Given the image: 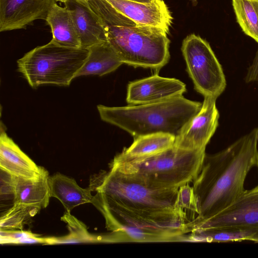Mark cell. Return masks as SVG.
Returning <instances> with one entry per match:
<instances>
[{"label": "cell", "instance_id": "ffe728a7", "mask_svg": "<svg viewBox=\"0 0 258 258\" xmlns=\"http://www.w3.org/2000/svg\"><path fill=\"white\" fill-rule=\"evenodd\" d=\"M237 22L258 43V0H231Z\"/></svg>", "mask_w": 258, "mask_h": 258}, {"label": "cell", "instance_id": "8fae6325", "mask_svg": "<svg viewBox=\"0 0 258 258\" xmlns=\"http://www.w3.org/2000/svg\"><path fill=\"white\" fill-rule=\"evenodd\" d=\"M186 91L185 84L179 80L156 74L130 82L126 101L130 105L155 103L182 96Z\"/></svg>", "mask_w": 258, "mask_h": 258}, {"label": "cell", "instance_id": "ac0fdd59", "mask_svg": "<svg viewBox=\"0 0 258 258\" xmlns=\"http://www.w3.org/2000/svg\"><path fill=\"white\" fill-rule=\"evenodd\" d=\"M50 26L52 40L61 46L81 48L80 37L69 10L56 3L49 11L45 20Z\"/></svg>", "mask_w": 258, "mask_h": 258}, {"label": "cell", "instance_id": "6da1fadb", "mask_svg": "<svg viewBox=\"0 0 258 258\" xmlns=\"http://www.w3.org/2000/svg\"><path fill=\"white\" fill-rule=\"evenodd\" d=\"M93 204L112 231L111 241H178L188 233V218L179 188L150 187L120 171L93 176Z\"/></svg>", "mask_w": 258, "mask_h": 258}, {"label": "cell", "instance_id": "d4e9b609", "mask_svg": "<svg viewBox=\"0 0 258 258\" xmlns=\"http://www.w3.org/2000/svg\"><path fill=\"white\" fill-rule=\"evenodd\" d=\"M131 1L139 2V3H148L151 2L153 0H131Z\"/></svg>", "mask_w": 258, "mask_h": 258}, {"label": "cell", "instance_id": "30bf717a", "mask_svg": "<svg viewBox=\"0 0 258 258\" xmlns=\"http://www.w3.org/2000/svg\"><path fill=\"white\" fill-rule=\"evenodd\" d=\"M1 194H12L15 204L45 208L50 197L48 173L46 170L37 178L13 175L1 169Z\"/></svg>", "mask_w": 258, "mask_h": 258}, {"label": "cell", "instance_id": "4316f807", "mask_svg": "<svg viewBox=\"0 0 258 258\" xmlns=\"http://www.w3.org/2000/svg\"><path fill=\"white\" fill-rule=\"evenodd\" d=\"M190 1L191 2V4L193 6H196L198 4L197 0H190Z\"/></svg>", "mask_w": 258, "mask_h": 258}, {"label": "cell", "instance_id": "5b68a950", "mask_svg": "<svg viewBox=\"0 0 258 258\" xmlns=\"http://www.w3.org/2000/svg\"><path fill=\"white\" fill-rule=\"evenodd\" d=\"M202 103L180 96L160 102L122 107L97 106L102 120L134 138L164 133L176 136L201 109Z\"/></svg>", "mask_w": 258, "mask_h": 258}, {"label": "cell", "instance_id": "ba28073f", "mask_svg": "<svg viewBox=\"0 0 258 258\" xmlns=\"http://www.w3.org/2000/svg\"><path fill=\"white\" fill-rule=\"evenodd\" d=\"M258 229V185L244 190L230 205L200 224L191 234L204 231Z\"/></svg>", "mask_w": 258, "mask_h": 258}, {"label": "cell", "instance_id": "484cf974", "mask_svg": "<svg viewBox=\"0 0 258 258\" xmlns=\"http://www.w3.org/2000/svg\"><path fill=\"white\" fill-rule=\"evenodd\" d=\"M56 2H60L61 3H64L65 2H66L67 1H68L69 0H56ZM78 1H82V2H88L89 0H78Z\"/></svg>", "mask_w": 258, "mask_h": 258}, {"label": "cell", "instance_id": "3957f363", "mask_svg": "<svg viewBox=\"0 0 258 258\" xmlns=\"http://www.w3.org/2000/svg\"><path fill=\"white\" fill-rule=\"evenodd\" d=\"M99 18L107 41L123 63L159 70L170 58V41L160 28L137 24L106 0H89Z\"/></svg>", "mask_w": 258, "mask_h": 258}, {"label": "cell", "instance_id": "4fadbf2b", "mask_svg": "<svg viewBox=\"0 0 258 258\" xmlns=\"http://www.w3.org/2000/svg\"><path fill=\"white\" fill-rule=\"evenodd\" d=\"M106 1L137 24L160 28L168 34L173 18L163 0H153L148 3L131 0Z\"/></svg>", "mask_w": 258, "mask_h": 258}, {"label": "cell", "instance_id": "603a6c76", "mask_svg": "<svg viewBox=\"0 0 258 258\" xmlns=\"http://www.w3.org/2000/svg\"><path fill=\"white\" fill-rule=\"evenodd\" d=\"M40 210L36 207L13 204V206L1 216V228L22 229L24 225Z\"/></svg>", "mask_w": 258, "mask_h": 258}, {"label": "cell", "instance_id": "9a60e30c", "mask_svg": "<svg viewBox=\"0 0 258 258\" xmlns=\"http://www.w3.org/2000/svg\"><path fill=\"white\" fill-rule=\"evenodd\" d=\"M0 167L13 175L30 178L39 177L46 170L37 166L5 131L0 136Z\"/></svg>", "mask_w": 258, "mask_h": 258}, {"label": "cell", "instance_id": "277c9868", "mask_svg": "<svg viewBox=\"0 0 258 258\" xmlns=\"http://www.w3.org/2000/svg\"><path fill=\"white\" fill-rule=\"evenodd\" d=\"M205 155V150L186 149L174 144L147 156L132 157L119 153L110 167L150 187L179 188L197 177Z\"/></svg>", "mask_w": 258, "mask_h": 258}, {"label": "cell", "instance_id": "8992f818", "mask_svg": "<svg viewBox=\"0 0 258 258\" xmlns=\"http://www.w3.org/2000/svg\"><path fill=\"white\" fill-rule=\"evenodd\" d=\"M88 54V48L66 47L51 40L18 59V69L33 88L43 84L68 86Z\"/></svg>", "mask_w": 258, "mask_h": 258}, {"label": "cell", "instance_id": "52a82bcc", "mask_svg": "<svg viewBox=\"0 0 258 258\" xmlns=\"http://www.w3.org/2000/svg\"><path fill=\"white\" fill-rule=\"evenodd\" d=\"M181 50L195 89L204 97L217 98L226 86L221 65L210 44L195 34L183 40Z\"/></svg>", "mask_w": 258, "mask_h": 258}, {"label": "cell", "instance_id": "44dd1931", "mask_svg": "<svg viewBox=\"0 0 258 258\" xmlns=\"http://www.w3.org/2000/svg\"><path fill=\"white\" fill-rule=\"evenodd\" d=\"M61 220L67 224L69 234L59 237H47V244L94 243L102 241V237L91 234L86 225L66 211Z\"/></svg>", "mask_w": 258, "mask_h": 258}, {"label": "cell", "instance_id": "7a4b0ae2", "mask_svg": "<svg viewBox=\"0 0 258 258\" xmlns=\"http://www.w3.org/2000/svg\"><path fill=\"white\" fill-rule=\"evenodd\" d=\"M258 127L226 149L206 155L191 186L196 207L190 233L230 205L244 191L248 172L257 163Z\"/></svg>", "mask_w": 258, "mask_h": 258}, {"label": "cell", "instance_id": "7402d4cb", "mask_svg": "<svg viewBox=\"0 0 258 258\" xmlns=\"http://www.w3.org/2000/svg\"><path fill=\"white\" fill-rule=\"evenodd\" d=\"M194 237L208 242H237L250 240L258 242V229H225L204 231L194 234Z\"/></svg>", "mask_w": 258, "mask_h": 258}, {"label": "cell", "instance_id": "e0dca14e", "mask_svg": "<svg viewBox=\"0 0 258 258\" xmlns=\"http://www.w3.org/2000/svg\"><path fill=\"white\" fill-rule=\"evenodd\" d=\"M88 49V56L76 78L89 75L102 76L115 71L123 64L107 40Z\"/></svg>", "mask_w": 258, "mask_h": 258}, {"label": "cell", "instance_id": "7c38bea8", "mask_svg": "<svg viewBox=\"0 0 258 258\" xmlns=\"http://www.w3.org/2000/svg\"><path fill=\"white\" fill-rule=\"evenodd\" d=\"M56 0H0V31L26 29L34 21L46 20Z\"/></svg>", "mask_w": 258, "mask_h": 258}, {"label": "cell", "instance_id": "83f0119b", "mask_svg": "<svg viewBox=\"0 0 258 258\" xmlns=\"http://www.w3.org/2000/svg\"><path fill=\"white\" fill-rule=\"evenodd\" d=\"M256 164H257V166H258V156H257V163H256Z\"/></svg>", "mask_w": 258, "mask_h": 258}, {"label": "cell", "instance_id": "9c48e42d", "mask_svg": "<svg viewBox=\"0 0 258 258\" xmlns=\"http://www.w3.org/2000/svg\"><path fill=\"white\" fill-rule=\"evenodd\" d=\"M216 98L204 97L200 110L176 136L174 145L186 149L204 150L218 125L219 113Z\"/></svg>", "mask_w": 258, "mask_h": 258}, {"label": "cell", "instance_id": "cb8c5ba5", "mask_svg": "<svg viewBox=\"0 0 258 258\" xmlns=\"http://www.w3.org/2000/svg\"><path fill=\"white\" fill-rule=\"evenodd\" d=\"M40 235L33 233L29 231L22 229L14 230L1 228V243H12L17 240L31 237L38 236Z\"/></svg>", "mask_w": 258, "mask_h": 258}, {"label": "cell", "instance_id": "5bb4252c", "mask_svg": "<svg viewBox=\"0 0 258 258\" xmlns=\"http://www.w3.org/2000/svg\"><path fill=\"white\" fill-rule=\"evenodd\" d=\"M63 4L73 20L80 39L81 48H89L107 40L100 20L91 8L88 2L69 0Z\"/></svg>", "mask_w": 258, "mask_h": 258}, {"label": "cell", "instance_id": "2e32d148", "mask_svg": "<svg viewBox=\"0 0 258 258\" xmlns=\"http://www.w3.org/2000/svg\"><path fill=\"white\" fill-rule=\"evenodd\" d=\"M48 182L50 197L58 199L67 212L81 205L92 203L94 196L91 188L80 187L73 178L57 173L49 177Z\"/></svg>", "mask_w": 258, "mask_h": 258}, {"label": "cell", "instance_id": "d6986e66", "mask_svg": "<svg viewBox=\"0 0 258 258\" xmlns=\"http://www.w3.org/2000/svg\"><path fill=\"white\" fill-rule=\"evenodd\" d=\"M176 136L169 133H157L134 138L132 144L120 153L137 157L154 155L168 149L174 144Z\"/></svg>", "mask_w": 258, "mask_h": 258}]
</instances>
